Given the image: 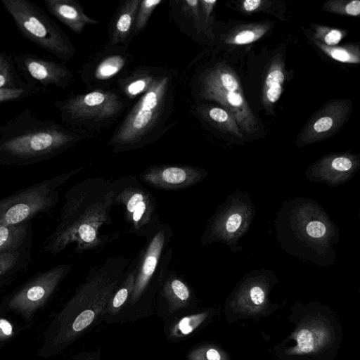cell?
I'll return each mask as SVG.
<instances>
[{"instance_id": "8d00e7d4", "label": "cell", "mask_w": 360, "mask_h": 360, "mask_svg": "<svg viewBox=\"0 0 360 360\" xmlns=\"http://www.w3.org/2000/svg\"><path fill=\"white\" fill-rule=\"evenodd\" d=\"M41 90L34 87L0 88V103L32 96Z\"/></svg>"}, {"instance_id": "30bf717a", "label": "cell", "mask_w": 360, "mask_h": 360, "mask_svg": "<svg viewBox=\"0 0 360 360\" xmlns=\"http://www.w3.org/2000/svg\"><path fill=\"white\" fill-rule=\"evenodd\" d=\"M200 96L220 103L233 115L241 131L254 133L257 120L245 98L236 74L226 65H217L203 76Z\"/></svg>"}, {"instance_id": "5b68a950", "label": "cell", "mask_w": 360, "mask_h": 360, "mask_svg": "<svg viewBox=\"0 0 360 360\" xmlns=\"http://www.w3.org/2000/svg\"><path fill=\"white\" fill-rule=\"evenodd\" d=\"M172 228L160 221L145 238L146 243L136 257V278L124 309H138L149 304L158 292L172 258Z\"/></svg>"}, {"instance_id": "74e56055", "label": "cell", "mask_w": 360, "mask_h": 360, "mask_svg": "<svg viewBox=\"0 0 360 360\" xmlns=\"http://www.w3.org/2000/svg\"><path fill=\"white\" fill-rule=\"evenodd\" d=\"M154 79L150 76L140 77L130 81L124 86V92L129 97H134L146 91Z\"/></svg>"}, {"instance_id": "277c9868", "label": "cell", "mask_w": 360, "mask_h": 360, "mask_svg": "<svg viewBox=\"0 0 360 360\" xmlns=\"http://www.w3.org/2000/svg\"><path fill=\"white\" fill-rule=\"evenodd\" d=\"M83 138L27 108L0 127V165L23 167L46 161Z\"/></svg>"}, {"instance_id": "4fadbf2b", "label": "cell", "mask_w": 360, "mask_h": 360, "mask_svg": "<svg viewBox=\"0 0 360 360\" xmlns=\"http://www.w3.org/2000/svg\"><path fill=\"white\" fill-rule=\"evenodd\" d=\"M54 105L63 121L74 128L108 120L122 108V101L115 94L101 90L72 95L55 101Z\"/></svg>"}, {"instance_id": "4dcf8cb0", "label": "cell", "mask_w": 360, "mask_h": 360, "mask_svg": "<svg viewBox=\"0 0 360 360\" xmlns=\"http://www.w3.org/2000/svg\"><path fill=\"white\" fill-rule=\"evenodd\" d=\"M268 24L252 25L241 29L231 37L226 42L232 45H245L262 38L269 30Z\"/></svg>"}, {"instance_id": "b9f144b4", "label": "cell", "mask_w": 360, "mask_h": 360, "mask_svg": "<svg viewBox=\"0 0 360 360\" xmlns=\"http://www.w3.org/2000/svg\"><path fill=\"white\" fill-rule=\"evenodd\" d=\"M265 1L262 0H245L243 1L241 7L246 13H252L259 10Z\"/></svg>"}, {"instance_id": "44dd1931", "label": "cell", "mask_w": 360, "mask_h": 360, "mask_svg": "<svg viewBox=\"0 0 360 360\" xmlns=\"http://www.w3.org/2000/svg\"><path fill=\"white\" fill-rule=\"evenodd\" d=\"M158 292L159 296L166 302L167 310L169 314L185 309L192 299L188 285L169 269L163 278Z\"/></svg>"}, {"instance_id": "60d3db41", "label": "cell", "mask_w": 360, "mask_h": 360, "mask_svg": "<svg viewBox=\"0 0 360 360\" xmlns=\"http://www.w3.org/2000/svg\"><path fill=\"white\" fill-rule=\"evenodd\" d=\"M216 0H200V8L201 13L202 22L207 25L210 22V15L214 10L215 4H217Z\"/></svg>"}, {"instance_id": "f1b7e54d", "label": "cell", "mask_w": 360, "mask_h": 360, "mask_svg": "<svg viewBox=\"0 0 360 360\" xmlns=\"http://www.w3.org/2000/svg\"><path fill=\"white\" fill-rule=\"evenodd\" d=\"M208 313L184 316L176 321L170 329L169 335L172 338H183L191 334L207 319Z\"/></svg>"}, {"instance_id": "ffe728a7", "label": "cell", "mask_w": 360, "mask_h": 360, "mask_svg": "<svg viewBox=\"0 0 360 360\" xmlns=\"http://www.w3.org/2000/svg\"><path fill=\"white\" fill-rule=\"evenodd\" d=\"M48 11L75 33H80L88 25L98 21L86 15L82 6L73 0H44Z\"/></svg>"}, {"instance_id": "f546056e", "label": "cell", "mask_w": 360, "mask_h": 360, "mask_svg": "<svg viewBox=\"0 0 360 360\" xmlns=\"http://www.w3.org/2000/svg\"><path fill=\"white\" fill-rule=\"evenodd\" d=\"M314 43L323 53L337 61L345 63H359L360 61L358 47L354 46H328L316 40Z\"/></svg>"}, {"instance_id": "ba28073f", "label": "cell", "mask_w": 360, "mask_h": 360, "mask_svg": "<svg viewBox=\"0 0 360 360\" xmlns=\"http://www.w3.org/2000/svg\"><path fill=\"white\" fill-rule=\"evenodd\" d=\"M72 268L71 264H60L37 272L3 299L0 312L19 315L28 327Z\"/></svg>"}, {"instance_id": "3957f363", "label": "cell", "mask_w": 360, "mask_h": 360, "mask_svg": "<svg viewBox=\"0 0 360 360\" xmlns=\"http://www.w3.org/2000/svg\"><path fill=\"white\" fill-rule=\"evenodd\" d=\"M275 224L278 240L290 254L322 266L335 262L338 229L316 201L299 198L285 202Z\"/></svg>"}, {"instance_id": "7c38bea8", "label": "cell", "mask_w": 360, "mask_h": 360, "mask_svg": "<svg viewBox=\"0 0 360 360\" xmlns=\"http://www.w3.org/2000/svg\"><path fill=\"white\" fill-rule=\"evenodd\" d=\"M255 207L248 193L236 191L229 195L208 221L201 237L203 245L220 242L238 251L240 238L248 231Z\"/></svg>"}, {"instance_id": "e575fe53", "label": "cell", "mask_w": 360, "mask_h": 360, "mask_svg": "<svg viewBox=\"0 0 360 360\" xmlns=\"http://www.w3.org/2000/svg\"><path fill=\"white\" fill-rule=\"evenodd\" d=\"M162 2V0H141L134 27L136 33L145 27L152 13Z\"/></svg>"}, {"instance_id": "d4e9b609", "label": "cell", "mask_w": 360, "mask_h": 360, "mask_svg": "<svg viewBox=\"0 0 360 360\" xmlns=\"http://www.w3.org/2000/svg\"><path fill=\"white\" fill-rule=\"evenodd\" d=\"M141 0L124 2L115 19L111 36V44L123 42L134 27L136 17Z\"/></svg>"}, {"instance_id": "5bb4252c", "label": "cell", "mask_w": 360, "mask_h": 360, "mask_svg": "<svg viewBox=\"0 0 360 360\" xmlns=\"http://www.w3.org/2000/svg\"><path fill=\"white\" fill-rule=\"evenodd\" d=\"M17 70L29 86L45 90L48 86L65 88L72 79V74L61 63L31 53L12 56Z\"/></svg>"}, {"instance_id": "8fae6325", "label": "cell", "mask_w": 360, "mask_h": 360, "mask_svg": "<svg viewBox=\"0 0 360 360\" xmlns=\"http://www.w3.org/2000/svg\"><path fill=\"white\" fill-rule=\"evenodd\" d=\"M168 87V77L154 79L113 134L110 144L115 149H126L138 143L155 127L163 112Z\"/></svg>"}, {"instance_id": "ab89813d", "label": "cell", "mask_w": 360, "mask_h": 360, "mask_svg": "<svg viewBox=\"0 0 360 360\" xmlns=\"http://www.w3.org/2000/svg\"><path fill=\"white\" fill-rule=\"evenodd\" d=\"M17 327L6 318L0 316V347L17 334Z\"/></svg>"}, {"instance_id": "d590c367", "label": "cell", "mask_w": 360, "mask_h": 360, "mask_svg": "<svg viewBox=\"0 0 360 360\" xmlns=\"http://www.w3.org/2000/svg\"><path fill=\"white\" fill-rule=\"evenodd\" d=\"M323 8L325 10L333 13L358 16L360 14V1H330L326 3Z\"/></svg>"}, {"instance_id": "8992f818", "label": "cell", "mask_w": 360, "mask_h": 360, "mask_svg": "<svg viewBox=\"0 0 360 360\" xmlns=\"http://www.w3.org/2000/svg\"><path fill=\"white\" fill-rule=\"evenodd\" d=\"M1 2L26 39L61 60L73 56L75 50L68 37L37 4L30 0Z\"/></svg>"}, {"instance_id": "83f0119b", "label": "cell", "mask_w": 360, "mask_h": 360, "mask_svg": "<svg viewBox=\"0 0 360 360\" xmlns=\"http://www.w3.org/2000/svg\"><path fill=\"white\" fill-rule=\"evenodd\" d=\"M18 73L12 58L0 50V88L30 86L22 80Z\"/></svg>"}, {"instance_id": "7bdbcfd3", "label": "cell", "mask_w": 360, "mask_h": 360, "mask_svg": "<svg viewBox=\"0 0 360 360\" xmlns=\"http://www.w3.org/2000/svg\"><path fill=\"white\" fill-rule=\"evenodd\" d=\"M70 360H101L100 353L98 351L80 353L74 356Z\"/></svg>"}, {"instance_id": "9c48e42d", "label": "cell", "mask_w": 360, "mask_h": 360, "mask_svg": "<svg viewBox=\"0 0 360 360\" xmlns=\"http://www.w3.org/2000/svg\"><path fill=\"white\" fill-rule=\"evenodd\" d=\"M113 206H120L128 233L146 238L160 222L158 204L153 194L134 175L112 181Z\"/></svg>"}, {"instance_id": "cb8c5ba5", "label": "cell", "mask_w": 360, "mask_h": 360, "mask_svg": "<svg viewBox=\"0 0 360 360\" xmlns=\"http://www.w3.org/2000/svg\"><path fill=\"white\" fill-rule=\"evenodd\" d=\"M284 73L281 58H275L269 66L263 86L262 102L266 109L272 108L280 98L285 80Z\"/></svg>"}, {"instance_id": "52a82bcc", "label": "cell", "mask_w": 360, "mask_h": 360, "mask_svg": "<svg viewBox=\"0 0 360 360\" xmlns=\"http://www.w3.org/2000/svg\"><path fill=\"white\" fill-rule=\"evenodd\" d=\"M79 167L22 188L0 200V226L18 224L47 214L59 202L60 187L82 170Z\"/></svg>"}, {"instance_id": "4316f807", "label": "cell", "mask_w": 360, "mask_h": 360, "mask_svg": "<svg viewBox=\"0 0 360 360\" xmlns=\"http://www.w3.org/2000/svg\"><path fill=\"white\" fill-rule=\"evenodd\" d=\"M205 117L218 128L241 138L243 134L231 114L224 108L211 107L203 111Z\"/></svg>"}, {"instance_id": "ac0fdd59", "label": "cell", "mask_w": 360, "mask_h": 360, "mask_svg": "<svg viewBox=\"0 0 360 360\" xmlns=\"http://www.w3.org/2000/svg\"><path fill=\"white\" fill-rule=\"evenodd\" d=\"M207 172L191 165H155L146 169L139 179L158 189L177 191L202 181Z\"/></svg>"}, {"instance_id": "836d02e7", "label": "cell", "mask_w": 360, "mask_h": 360, "mask_svg": "<svg viewBox=\"0 0 360 360\" xmlns=\"http://www.w3.org/2000/svg\"><path fill=\"white\" fill-rule=\"evenodd\" d=\"M315 40L328 46H335L345 35L344 31L322 25H315Z\"/></svg>"}, {"instance_id": "9a60e30c", "label": "cell", "mask_w": 360, "mask_h": 360, "mask_svg": "<svg viewBox=\"0 0 360 360\" xmlns=\"http://www.w3.org/2000/svg\"><path fill=\"white\" fill-rule=\"evenodd\" d=\"M276 278L272 271L262 269L252 271L240 281L230 306L236 313L256 315L266 308L271 281Z\"/></svg>"}, {"instance_id": "2e32d148", "label": "cell", "mask_w": 360, "mask_h": 360, "mask_svg": "<svg viewBox=\"0 0 360 360\" xmlns=\"http://www.w3.org/2000/svg\"><path fill=\"white\" fill-rule=\"evenodd\" d=\"M352 109L349 100L332 101L307 123L297 139L302 147L333 136L346 122Z\"/></svg>"}, {"instance_id": "7a4b0ae2", "label": "cell", "mask_w": 360, "mask_h": 360, "mask_svg": "<svg viewBox=\"0 0 360 360\" xmlns=\"http://www.w3.org/2000/svg\"><path fill=\"white\" fill-rule=\"evenodd\" d=\"M113 195L112 181L103 177H89L71 186L65 193L58 223L44 243V251L55 255L74 245L75 252L82 254L117 239L119 233L102 231L112 221Z\"/></svg>"}, {"instance_id": "7402d4cb", "label": "cell", "mask_w": 360, "mask_h": 360, "mask_svg": "<svg viewBox=\"0 0 360 360\" xmlns=\"http://www.w3.org/2000/svg\"><path fill=\"white\" fill-rule=\"evenodd\" d=\"M33 235L32 221L0 226V255L31 250Z\"/></svg>"}, {"instance_id": "d6986e66", "label": "cell", "mask_w": 360, "mask_h": 360, "mask_svg": "<svg viewBox=\"0 0 360 360\" xmlns=\"http://www.w3.org/2000/svg\"><path fill=\"white\" fill-rule=\"evenodd\" d=\"M296 344L287 349L288 355L314 354L327 348L333 341V332L323 321L313 318L302 322L292 334Z\"/></svg>"}, {"instance_id": "e0dca14e", "label": "cell", "mask_w": 360, "mask_h": 360, "mask_svg": "<svg viewBox=\"0 0 360 360\" xmlns=\"http://www.w3.org/2000/svg\"><path fill=\"white\" fill-rule=\"evenodd\" d=\"M360 167V157L351 153H330L308 167L307 179L335 187L349 181Z\"/></svg>"}, {"instance_id": "1f68e13d", "label": "cell", "mask_w": 360, "mask_h": 360, "mask_svg": "<svg viewBox=\"0 0 360 360\" xmlns=\"http://www.w3.org/2000/svg\"><path fill=\"white\" fill-rule=\"evenodd\" d=\"M124 58L119 55L110 56L103 59L95 70V77L98 79H108L117 75L124 66Z\"/></svg>"}, {"instance_id": "d6a6232c", "label": "cell", "mask_w": 360, "mask_h": 360, "mask_svg": "<svg viewBox=\"0 0 360 360\" xmlns=\"http://www.w3.org/2000/svg\"><path fill=\"white\" fill-rule=\"evenodd\" d=\"M188 360H229L228 355L221 349L212 345H202L188 354Z\"/></svg>"}, {"instance_id": "484cf974", "label": "cell", "mask_w": 360, "mask_h": 360, "mask_svg": "<svg viewBox=\"0 0 360 360\" xmlns=\"http://www.w3.org/2000/svg\"><path fill=\"white\" fill-rule=\"evenodd\" d=\"M31 250L1 254L0 284H4L29 268Z\"/></svg>"}, {"instance_id": "f35d334b", "label": "cell", "mask_w": 360, "mask_h": 360, "mask_svg": "<svg viewBox=\"0 0 360 360\" xmlns=\"http://www.w3.org/2000/svg\"><path fill=\"white\" fill-rule=\"evenodd\" d=\"M182 11L188 16L192 17L197 27H201L202 18L200 8V1L186 0L182 1Z\"/></svg>"}, {"instance_id": "6da1fadb", "label": "cell", "mask_w": 360, "mask_h": 360, "mask_svg": "<svg viewBox=\"0 0 360 360\" xmlns=\"http://www.w3.org/2000/svg\"><path fill=\"white\" fill-rule=\"evenodd\" d=\"M131 260L108 258L91 269L84 281L49 321L42 335L37 356L46 359L64 352L104 319L108 304L127 274Z\"/></svg>"}, {"instance_id": "603a6c76", "label": "cell", "mask_w": 360, "mask_h": 360, "mask_svg": "<svg viewBox=\"0 0 360 360\" xmlns=\"http://www.w3.org/2000/svg\"><path fill=\"white\" fill-rule=\"evenodd\" d=\"M136 259L135 257L131 261L126 276L117 287L108 304L104 316L105 321H115V318L120 315L122 310L124 309L134 287L136 271Z\"/></svg>"}]
</instances>
